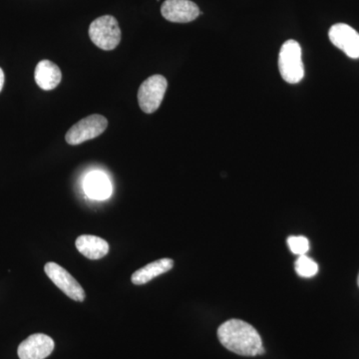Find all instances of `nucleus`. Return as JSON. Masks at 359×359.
Returning <instances> with one entry per match:
<instances>
[{"label": "nucleus", "instance_id": "1", "mask_svg": "<svg viewBox=\"0 0 359 359\" xmlns=\"http://www.w3.org/2000/svg\"><path fill=\"white\" fill-rule=\"evenodd\" d=\"M218 337L226 349L238 355L257 356L264 353L261 335L245 321H226L219 327Z\"/></svg>", "mask_w": 359, "mask_h": 359}, {"label": "nucleus", "instance_id": "2", "mask_svg": "<svg viewBox=\"0 0 359 359\" xmlns=\"http://www.w3.org/2000/svg\"><path fill=\"white\" fill-rule=\"evenodd\" d=\"M278 69L287 83L297 84L302 81L304 77V67L299 42L290 39L283 43L278 54Z\"/></svg>", "mask_w": 359, "mask_h": 359}, {"label": "nucleus", "instance_id": "3", "mask_svg": "<svg viewBox=\"0 0 359 359\" xmlns=\"http://www.w3.org/2000/svg\"><path fill=\"white\" fill-rule=\"evenodd\" d=\"M89 36L97 47L109 51L121 41V30L114 16L104 15L90 25Z\"/></svg>", "mask_w": 359, "mask_h": 359}, {"label": "nucleus", "instance_id": "4", "mask_svg": "<svg viewBox=\"0 0 359 359\" xmlns=\"http://www.w3.org/2000/svg\"><path fill=\"white\" fill-rule=\"evenodd\" d=\"M167 87V79L162 75H153L145 80L138 91V102L141 110L151 114L159 109Z\"/></svg>", "mask_w": 359, "mask_h": 359}, {"label": "nucleus", "instance_id": "5", "mask_svg": "<svg viewBox=\"0 0 359 359\" xmlns=\"http://www.w3.org/2000/svg\"><path fill=\"white\" fill-rule=\"evenodd\" d=\"M108 121L104 116L91 115L73 125L65 136L69 145H79L97 138L107 129Z\"/></svg>", "mask_w": 359, "mask_h": 359}, {"label": "nucleus", "instance_id": "6", "mask_svg": "<svg viewBox=\"0 0 359 359\" xmlns=\"http://www.w3.org/2000/svg\"><path fill=\"white\" fill-rule=\"evenodd\" d=\"M45 273L51 282L65 292L73 301L83 302L86 294L79 283L72 276L56 263H47L44 266Z\"/></svg>", "mask_w": 359, "mask_h": 359}, {"label": "nucleus", "instance_id": "7", "mask_svg": "<svg viewBox=\"0 0 359 359\" xmlns=\"http://www.w3.org/2000/svg\"><path fill=\"white\" fill-rule=\"evenodd\" d=\"M328 36L332 43L353 59L359 58V33L346 23L330 27Z\"/></svg>", "mask_w": 359, "mask_h": 359}, {"label": "nucleus", "instance_id": "8", "mask_svg": "<svg viewBox=\"0 0 359 359\" xmlns=\"http://www.w3.org/2000/svg\"><path fill=\"white\" fill-rule=\"evenodd\" d=\"M161 13L170 22L188 23L200 15V9L190 0H166L161 6Z\"/></svg>", "mask_w": 359, "mask_h": 359}, {"label": "nucleus", "instance_id": "9", "mask_svg": "<svg viewBox=\"0 0 359 359\" xmlns=\"http://www.w3.org/2000/svg\"><path fill=\"white\" fill-rule=\"evenodd\" d=\"M53 339L48 335L35 334L23 340L18 349L20 359H45L53 351Z\"/></svg>", "mask_w": 359, "mask_h": 359}, {"label": "nucleus", "instance_id": "10", "mask_svg": "<svg viewBox=\"0 0 359 359\" xmlns=\"http://www.w3.org/2000/svg\"><path fill=\"white\" fill-rule=\"evenodd\" d=\"M84 191L90 199L103 201L112 195V185L105 174L95 171L85 178Z\"/></svg>", "mask_w": 359, "mask_h": 359}, {"label": "nucleus", "instance_id": "11", "mask_svg": "<svg viewBox=\"0 0 359 359\" xmlns=\"http://www.w3.org/2000/svg\"><path fill=\"white\" fill-rule=\"evenodd\" d=\"M35 82L40 88L46 90L55 89L60 84L62 73L55 63L49 60L40 61L35 68Z\"/></svg>", "mask_w": 359, "mask_h": 359}, {"label": "nucleus", "instance_id": "12", "mask_svg": "<svg viewBox=\"0 0 359 359\" xmlns=\"http://www.w3.org/2000/svg\"><path fill=\"white\" fill-rule=\"evenodd\" d=\"M77 250L90 259H100L109 252V245L103 238L96 236L83 235L77 238Z\"/></svg>", "mask_w": 359, "mask_h": 359}, {"label": "nucleus", "instance_id": "13", "mask_svg": "<svg viewBox=\"0 0 359 359\" xmlns=\"http://www.w3.org/2000/svg\"><path fill=\"white\" fill-rule=\"evenodd\" d=\"M174 261L171 259H161L153 263L148 264L147 266L135 271L132 275L131 280L134 285H145L155 278L166 273L170 269H173Z\"/></svg>", "mask_w": 359, "mask_h": 359}, {"label": "nucleus", "instance_id": "14", "mask_svg": "<svg viewBox=\"0 0 359 359\" xmlns=\"http://www.w3.org/2000/svg\"><path fill=\"white\" fill-rule=\"evenodd\" d=\"M295 271L302 278H313L318 271V266L311 257L299 256L294 263Z\"/></svg>", "mask_w": 359, "mask_h": 359}, {"label": "nucleus", "instance_id": "15", "mask_svg": "<svg viewBox=\"0 0 359 359\" xmlns=\"http://www.w3.org/2000/svg\"><path fill=\"white\" fill-rule=\"evenodd\" d=\"M287 245H289L292 254L297 255V256H304L309 250V240L302 236L290 237L287 238Z\"/></svg>", "mask_w": 359, "mask_h": 359}, {"label": "nucleus", "instance_id": "16", "mask_svg": "<svg viewBox=\"0 0 359 359\" xmlns=\"http://www.w3.org/2000/svg\"><path fill=\"white\" fill-rule=\"evenodd\" d=\"M4 81H6V77H4V70L0 68V92L2 91V88H4Z\"/></svg>", "mask_w": 359, "mask_h": 359}, {"label": "nucleus", "instance_id": "17", "mask_svg": "<svg viewBox=\"0 0 359 359\" xmlns=\"http://www.w3.org/2000/svg\"><path fill=\"white\" fill-rule=\"evenodd\" d=\"M358 287H359V273H358Z\"/></svg>", "mask_w": 359, "mask_h": 359}]
</instances>
